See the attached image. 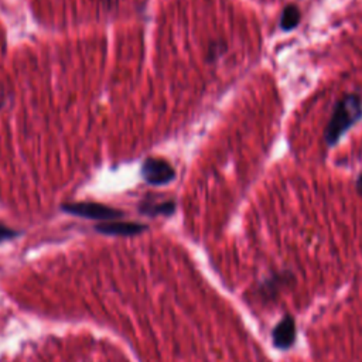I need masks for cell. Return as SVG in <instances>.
<instances>
[{
	"instance_id": "ba28073f",
	"label": "cell",
	"mask_w": 362,
	"mask_h": 362,
	"mask_svg": "<svg viewBox=\"0 0 362 362\" xmlns=\"http://www.w3.org/2000/svg\"><path fill=\"white\" fill-rule=\"evenodd\" d=\"M13 237H16V233H15V231L9 230L8 226H5V225H0V241L10 239V238H13Z\"/></svg>"
},
{
	"instance_id": "277c9868",
	"label": "cell",
	"mask_w": 362,
	"mask_h": 362,
	"mask_svg": "<svg viewBox=\"0 0 362 362\" xmlns=\"http://www.w3.org/2000/svg\"><path fill=\"white\" fill-rule=\"evenodd\" d=\"M297 337V329H296V322L290 314L285 315L283 319L275 326V329L272 330V343H274L275 348L278 349H290L293 344L296 343Z\"/></svg>"
},
{
	"instance_id": "8992f818",
	"label": "cell",
	"mask_w": 362,
	"mask_h": 362,
	"mask_svg": "<svg viewBox=\"0 0 362 362\" xmlns=\"http://www.w3.org/2000/svg\"><path fill=\"white\" fill-rule=\"evenodd\" d=\"M300 20H301V13L299 8L296 5H288L283 9L279 26L283 31H292L300 24Z\"/></svg>"
},
{
	"instance_id": "9c48e42d",
	"label": "cell",
	"mask_w": 362,
	"mask_h": 362,
	"mask_svg": "<svg viewBox=\"0 0 362 362\" xmlns=\"http://www.w3.org/2000/svg\"><path fill=\"white\" fill-rule=\"evenodd\" d=\"M356 190L359 194H362V174H359V177L356 180Z\"/></svg>"
},
{
	"instance_id": "3957f363",
	"label": "cell",
	"mask_w": 362,
	"mask_h": 362,
	"mask_svg": "<svg viewBox=\"0 0 362 362\" xmlns=\"http://www.w3.org/2000/svg\"><path fill=\"white\" fill-rule=\"evenodd\" d=\"M142 175L149 184L164 186L174 180L175 171L168 162L150 157L142 166Z\"/></svg>"
},
{
	"instance_id": "6da1fadb",
	"label": "cell",
	"mask_w": 362,
	"mask_h": 362,
	"mask_svg": "<svg viewBox=\"0 0 362 362\" xmlns=\"http://www.w3.org/2000/svg\"><path fill=\"white\" fill-rule=\"evenodd\" d=\"M362 118V100L358 95L347 94L334 105L331 118L324 132V141L331 148L338 143L343 134Z\"/></svg>"
},
{
	"instance_id": "30bf717a",
	"label": "cell",
	"mask_w": 362,
	"mask_h": 362,
	"mask_svg": "<svg viewBox=\"0 0 362 362\" xmlns=\"http://www.w3.org/2000/svg\"><path fill=\"white\" fill-rule=\"evenodd\" d=\"M3 104H5V97H3L2 93H0V108L3 107Z\"/></svg>"
},
{
	"instance_id": "7a4b0ae2",
	"label": "cell",
	"mask_w": 362,
	"mask_h": 362,
	"mask_svg": "<svg viewBox=\"0 0 362 362\" xmlns=\"http://www.w3.org/2000/svg\"><path fill=\"white\" fill-rule=\"evenodd\" d=\"M63 210L68 214L77 215V217H84L89 219H101V221H111L120 218L123 215L122 211L97 204V203H72V204H65L63 205Z\"/></svg>"
},
{
	"instance_id": "52a82bcc",
	"label": "cell",
	"mask_w": 362,
	"mask_h": 362,
	"mask_svg": "<svg viewBox=\"0 0 362 362\" xmlns=\"http://www.w3.org/2000/svg\"><path fill=\"white\" fill-rule=\"evenodd\" d=\"M143 212H148L150 215H157V214H171L174 211V203L168 201V203H163L159 205H150L148 208L142 210Z\"/></svg>"
},
{
	"instance_id": "5b68a950",
	"label": "cell",
	"mask_w": 362,
	"mask_h": 362,
	"mask_svg": "<svg viewBox=\"0 0 362 362\" xmlns=\"http://www.w3.org/2000/svg\"><path fill=\"white\" fill-rule=\"evenodd\" d=\"M146 230V226L136 222H104L97 225V231L105 235H120V237H130L138 235Z\"/></svg>"
}]
</instances>
